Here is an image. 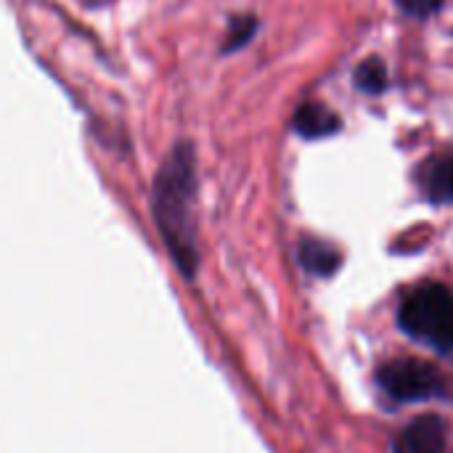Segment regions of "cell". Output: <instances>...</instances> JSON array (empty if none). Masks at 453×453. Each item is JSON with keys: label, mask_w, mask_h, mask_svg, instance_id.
Returning a JSON list of instances; mask_svg holds the SVG:
<instances>
[{"label": "cell", "mask_w": 453, "mask_h": 453, "mask_svg": "<svg viewBox=\"0 0 453 453\" xmlns=\"http://www.w3.org/2000/svg\"><path fill=\"white\" fill-rule=\"evenodd\" d=\"M196 154L191 143H178L157 173L151 191V212L167 252L186 279L196 273Z\"/></svg>", "instance_id": "obj_1"}, {"label": "cell", "mask_w": 453, "mask_h": 453, "mask_svg": "<svg viewBox=\"0 0 453 453\" xmlns=\"http://www.w3.org/2000/svg\"><path fill=\"white\" fill-rule=\"evenodd\" d=\"M398 326L438 353H453V292L435 281L411 289L398 308Z\"/></svg>", "instance_id": "obj_2"}, {"label": "cell", "mask_w": 453, "mask_h": 453, "mask_svg": "<svg viewBox=\"0 0 453 453\" xmlns=\"http://www.w3.org/2000/svg\"><path fill=\"white\" fill-rule=\"evenodd\" d=\"M377 380L382 390L398 403H419L441 395L443 380L435 366L419 358H393L380 366Z\"/></svg>", "instance_id": "obj_3"}, {"label": "cell", "mask_w": 453, "mask_h": 453, "mask_svg": "<svg viewBox=\"0 0 453 453\" xmlns=\"http://www.w3.org/2000/svg\"><path fill=\"white\" fill-rule=\"evenodd\" d=\"M393 453H451L449 430L441 417H419L403 427L393 443Z\"/></svg>", "instance_id": "obj_4"}, {"label": "cell", "mask_w": 453, "mask_h": 453, "mask_svg": "<svg viewBox=\"0 0 453 453\" xmlns=\"http://www.w3.org/2000/svg\"><path fill=\"white\" fill-rule=\"evenodd\" d=\"M295 130L308 141L326 138L340 130V117L324 104H305L295 114Z\"/></svg>", "instance_id": "obj_5"}, {"label": "cell", "mask_w": 453, "mask_h": 453, "mask_svg": "<svg viewBox=\"0 0 453 453\" xmlns=\"http://www.w3.org/2000/svg\"><path fill=\"white\" fill-rule=\"evenodd\" d=\"M300 263L305 265V271L316 276H332L340 265V252L326 242L305 239L300 244Z\"/></svg>", "instance_id": "obj_6"}, {"label": "cell", "mask_w": 453, "mask_h": 453, "mask_svg": "<svg viewBox=\"0 0 453 453\" xmlns=\"http://www.w3.org/2000/svg\"><path fill=\"white\" fill-rule=\"evenodd\" d=\"M425 191L433 202L453 204V157L435 162L425 175Z\"/></svg>", "instance_id": "obj_7"}, {"label": "cell", "mask_w": 453, "mask_h": 453, "mask_svg": "<svg viewBox=\"0 0 453 453\" xmlns=\"http://www.w3.org/2000/svg\"><path fill=\"white\" fill-rule=\"evenodd\" d=\"M353 80L364 93H382L388 88V69L380 58H369L356 69Z\"/></svg>", "instance_id": "obj_8"}, {"label": "cell", "mask_w": 453, "mask_h": 453, "mask_svg": "<svg viewBox=\"0 0 453 453\" xmlns=\"http://www.w3.org/2000/svg\"><path fill=\"white\" fill-rule=\"evenodd\" d=\"M255 29H257V19H252V16H247V19H234L231 35L226 37V50L242 48V45L255 35Z\"/></svg>", "instance_id": "obj_9"}, {"label": "cell", "mask_w": 453, "mask_h": 453, "mask_svg": "<svg viewBox=\"0 0 453 453\" xmlns=\"http://www.w3.org/2000/svg\"><path fill=\"white\" fill-rule=\"evenodd\" d=\"M398 8L406 13V16H414V19H430L433 13H438L443 8L446 0H395Z\"/></svg>", "instance_id": "obj_10"}]
</instances>
